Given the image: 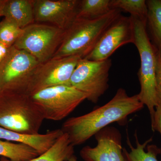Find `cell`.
Returning <instances> with one entry per match:
<instances>
[{"label":"cell","instance_id":"13","mask_svg":"<svg viewBox=\"0 0 161 161\" xmlns=\"http://www.w3.org/2000/svg\"><path fill=\"white\" fill-rule=\"evenodd\" d=\"M63 133L61 129H57L45 134L29 135L0 127V139L29 146L36 150L40 155L49 150Z\"/></svg>","mask_w":161,"mask_h":161},{"label":"cell","instance_id":"12","mask_svg":"<svg viewBox=\"0 0 161 161\" xmlns=\"http://www.w3.org/2000/svg\"><path fill=\"white\" fill-rule=\"evenodd\" d=\"M94 136L97 145L87 146L81 149L80 155L85 161H125L122 135L115 127L108 126Z\"/></svg>","mask_w":161,"mask_h":161},{"label":"cell","instance_id":"6","mask_svg":"<svg viewBox=\"0 0 161 161\" xmlns=\"http://www.w3.org/2000/svg\"><path fill=\"white\" fill-rule=\"evenodd\" d=\"M40 63L27 52L12 46L0 63V92L26 94L33 74Z\"/></svg>","mask_w":161,"mask_h":161},{"label":"cell","instance_id":"26","mask_svg":"<svg viewBox=\"0 0 161 161\" xmlns=\"http://www.w3.org/2000/svg\"><path fill=\"white\" fill-rule=\"evenodd\" d=\"M159 154H160V155H161V148H160V153H159Z\"/></svg>","mask_w":161,"mask_h":161},{"label":"cell","instance_id":"3","mask_svg":"<svg viewBox=\"0 0 161 161\" xmlns=\"http://www.w3.org/2000/svg\"><path fill=\"white\" fill-rule=\"evenodd\" d=\"M133 23L134 42L138 50L141 65L138 72L140 92L138 94L141 102L148 108L151 122L155 108L158 106L156 89V47L150 42L147 31V20L131 16Z\"/></svg>","mask_w":161,"mask_h":161},{"label":"cell","instance_id":"18","mask_svg":"<svg viewBox=\"0 0 161 161\" xmlns=\"http://www.w3.org/2000/svg\"><path fill=\"white\" fill-rule=\"evenodd\" d=\"M147 3V26L156 47L161 49V0H148Z\"/></svg>","mask_w":161,"mask_h":161},{"label":"cell","instance_id":"10","mask_svg":"<svg viewBox=\"0 0 161 161\" xmlns=\"http://www.w3.org/2000/svg\"><path fill=\"white\" fill-rule=\"evenodd\" d=\"M133 42L132 19L121 15L106 31L94 49L84 58L94 61L107 60L120 47Z\"/></svg>","mask_w":161,"mask_h":161},{"label":"cell","instance_id":"9","mask_svg":"<svg viewBox=\"0 0 161 161\" xmlns=\"http://www.w3.org/2000/svg\"><path fill=\"white\" fill-rule=\"evenodd\" d=\"M80 59L77 56L52 58L40 63L33 74L26 94L31 95L56 86L70 85L72 75Z\"/></svg>","mask_w":161,"mask_h":161},{"label":"cell","instance_id":"15","mask_svg":"<svg viewBox=\"0 0 161 161\" xmlns=\"http://www.w3.org/2000/svg\"><path fill=\"white\" fill-rule=\"evenodd\" d=\"M135 147L132 146L130 139L127 138V144L130 147V151L125 148L123 149L125 161H159L158 155L160 153V148L154 145L148 144L152 141V137L147 140L143 143L140 142L137 132H135Z\"/></svg>","mask_w":161,"mask_h":161},{"label":"cell","instance_id":"17","mask_svg":"<svg viewBox=\"0 0 161 161\" xmlns=\"http://www.w3.org/2000/svg\"><path fill=\"white\" fill-rule=\"evenodd\" d=\"M40 154L31 147L23 144L0 140V156L12 161H26Z\"/></svg>","mask_w":161,"mask_h":161},{"label":"cell","instance_id":"25","mask_svg":"<svg viewBox=\"0 0 161 161\" xmlns=\"http://www.w3.org/2000/svg\"><path fill=\"white\" fill-rule=\"evenodd\" d=\"M68 161H78L76 156L73 155L69 160Z\"/></svg>","mask_w":161,"mask_h":161},{"label":"cell","instance_id":"27","mask_svg":"<svg viewBox=\"0 0 161 161\" xmlns=\"http://www.w3.org/2000/svg\"><path fill=\"white\" fill-rule=\"evenodd\" d=\"M1 0H0V3H1Z\"/></svg>","mask_w":161,"mask_h":161},{"label":"cell","instance_id":"1","mask_svg":"<svg viewBox=\"0 0 161 161\" xmlns=\"http://www.w3.org/2000/svg\"><path fill=\"white\" fill-rule=\"evenodd\" d=\"M144 106L138 94L129 96L125 90L120 88L107 103L89 113L68 119L60 129L68 135L74 147L80 146L110 124L125 121L129 115Z\"/></svg>","mask_w":161,"mask_h":161},{"label":"cell","instance_id":"7","mask_svg":"<svg viewBox=\"0 0 161 161\" xmlns=\"http://www.w3.org/2000/svg\"><path fill=\"white\" fill-rule=\"evenodd\" d=\"M64 31L46 23H36L23 29L14 46L25 51L40 63L52 59L60 46Z\"/></svg>","mask_w":161,"mask_h":161},{"label":"cell","instance_id":"14","mask_svg":"<svg viewBox=\"0 0 161 161\" xmlns=\"http://www.w3.org/2000/svg\"><path fill=\"white\" fill-rule=\"evenodd\" d=\"M0 16L23 29L35 22L34 0H1Z\"/></svg>","mask_w":161,"mask_h":161},{"label":"cell","instance_id":"22","mask_svg":"<svg viewBox=\"0 0 161 161\" xmlns=\"http://www.w3.org/2000/svg\"><path fill=\"white\" fill-rule=\"evenodd\" d=\"M156 89L158 106H161V49L156 47Z\"/></svg>","mask_w":161,"mask_h":161},{"label":"cell","instance_id":"5","mask_svg":"<svg viewBox=\"0 0 161 161\" xmlns=\"http://www.w3.org/2000/svg\"><path fill=\"white\" fill-rule=\"evenodd\" d=\"M30 95L44 119L53 121L66 118L87 98L85 94L67 85L50 87Z\"/></svg>","mask_w":161,"mask_h":161},{"label":"cell","instance_id":"23","mask_svg":"<svg viewBox=\"0 0 161 161\" xmlns=\"http://www.w3.org/2000/svg\"><path fill=\"white\" fill-rule=\"evenodd\" d=\"M151 123L153 131H158L161 136V106L156 108L153 119Z\"/></svg>","mask_w":161,"mask_h":161},{"label":"cell","instance_id":"16","mask_svg":"<svg viewBox=\"0 0 161 161\" xmlns=\"http://www.w3.org/2000/svg\"><path fill=\"white\" fill-rule=\"evenodd\" d=\"M74 147L70 142L68 135L64 133L47 152L37 157L26 161H68L74 155ZM0 161H12L1 157Z\"/></svg>","mask_w":161,"mask_h":161},{"label":"cell","instance_id":"11","mask_svg":"<svg viewBox=\"0 0 161 161\" xmlns=\"http://www.w3.org/2000/svg\"><path fill=\"white\" fill-rule=\"evenodd\" d=\"M80 0H34L35 22L66 30L77 18Z\"/></svg>","mask_w":161,"mask_h":161},{"label":"cell","instance_id":"24","mask_svg":"<svg viewBox=\"0 0 161 161\" xmlns=\"http://www.w3.org/2000/svg\"><path fill=\"white\" fill-rule=\"evenodd\" d=\"M10 47L0 42V63L6 58Z\"/></svg>","mask_w":161,"mask_h":161},{"label":"cell","instance_id":"4","mask_svg":"<svg viewBox=\"0 0 161 161\" xmlns=\"http://www.w3.org/2000/svg\"><path fill=\"white\" fill-rule=\"evenodd\" d=\"M44 119L30 95L0 92V127L14 132L39 134Z\"/></svg>","mask_w":161,"mask_h":161},{"label":"cell","instance_id":"20","mask_svg":"<svg viewBox=\"0 0 161 161\" xmlns=\"http://www.w3.org/2000/svg\"><path fill=\"white\" fill-rule=\"evenodd\" d=\"M112 9H119L130 14L131 16L147 19V1L145 0H111Z\"/></svg>","mask_w":161,"mask_h":161},{"label":"cell","instance_id":"21","mask_svg":"<svg viewBox=\"0 0 161 161\" xmlns=\"http://www.w3.org/2000/svg\"><path fill=\"white\" fill-rule=\"evenodd\" d=\"M23 32V29L4 19L0 22V42L9 47H11L20 37Z\"/></svg>","mask_w":161,"mask_h":161},{"label":"cell","instance_id":"19","mask_svg":"<svg viewBox=\"0 0 161 161\" xmlns=\"http://www.w3.org/2000/svg\"><path fill=\"white\" fill-rule=\"evenodd\" d=\"M111 0H80L77 18L94 19L100 17L112 9Z\"/></svg>","mask_w":161,"mask_h":161},{"label":"cell","instance_id":"8","mask_svg":"<svg viewBox=\"0 0 161 161\" xmlns=\"http://www.w3.org/2000/svg\"><path fill=\"white\" fill-rule=\"evenodd\" d=\"M111 59L94 61L81 58L73 72L70 85L82 92L92 103L98 102L109 88Z\"/></svg>","mask_w":161,"mask_h":161},{"label":"cell","instance_id":"2","mask_svg":"<svg viewBox=\"0 0 161 161\" xmlns=\"http://www.w3.org/2000/svg\"><path fill=\"white\" fill-rule=\"evenodd\" d=\"M121 15L120 10L112 9L96 19L76 18L64 31L60 46L53 58L71 56L85 58L94 49L106 31Z\"/></svg>","mask_w":161,"mask_h":161}]
</instances>
